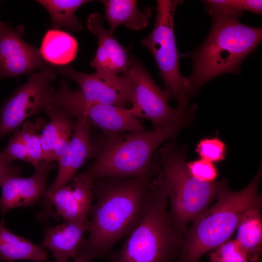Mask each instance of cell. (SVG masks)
Wrapping results in <instances>:
<instances>
[{"label":"cell","mask_w":262,"mask_h":262,"mask_svg":"<svg viewBox=\"0 0 262 262\" xmlns=\"http://www.w3.org/2000/svg\"><path fill=\"white\" fill-rule=\"evenodd\" d=\"M153 172L136 178L94 180V199L87 238L78 256L90 261L108 256L143 218L153 189Z\"/></svg>","instance_id":"1"},{"label":"cell","mask_w":262,"mask_h":262,"mask_svg":"<svg viewBox=\"0 0 262 262\" xmlns=\"http://www.w3.org/2000/svg\"><path fill=\"white\" fill-rule=\"evenodd\" d=\"M189 116L153 131L103 133L94 139L95 159L84 172L94 180L132 178L150 173L156 151L178 134Z\"/></svg>","instance_id":"2"},{"label":"cell","mask_w":262,"mask_h":262,"mask_svg":"<svg viewBox=\"0 0 262 262\" xmlns=\"http://www.w3.org/2000/svg\"><path fill=\"white\" fill-rule=\"evenodd\" d=\"M212 18L207 37L193 55L192 72L183 77L189 95L219 75L238 73L243 61L262 40L261 28L245 25L237 18Z\"/></svg>","instance_id":"3"},{"label":"cell","mask_w":262,"mask_h":262,"mask_svg":"<svg viewBox=\"0 0 262 262\" xmlns=\"http://www.w3.org/2000/svg\"><path fill=\"white\" fill-rule=\"evenodd\" d=\"M261 173V167L250 183L239 192L221 184L217 202L194 220L183 246V262H197L204 253L228 241L245 212L261 206L258 184Z\"/></svg>","instance_id":"4"},{"label":"cell","mask_w":262,"mask_h":262,"mask_svg":"<svg viewBox=\"0 0 262 262\" xmlns=\"http://www.w3.org/2000/svg\"><path fill=\"white\" fill-rule=\"evenodd\" d=\"M156 173L165 186L170 202V221L176 230H183L217 196L222 183L201 181L188 171L185 154L169 141L153 157Z\"/></svg>","instance_id":"5"},{"label":"cell","mask_w":262,"mask_h":262,"mask_svg":"<svg viewBox=\"0 0 262 262\" xmlns=\"http://www.w3.org/2000/svg\"><path fill=\"white\" fill-rule=\"evenodd\" d=\"M168 196L161 178L153 180L147 210L120 248L108 256L109 262H168L178 239L167 213Z\"/></svg>","instance_id":"6"},{"label":"cell","mask_w":262,"mask_h":262,"mask_svg":"<svg viewBox=\"0 0 262 262\" xmlns=\"http://www.w3.org/2000/svg\"><path fill=\"white\" fill-rule=\"evenodd\" d=\"M182 2L180 0H157L154 27L149 35L142 40V45L152 54L165 90L176 100L177 108L187 110L190 95L180 71L174 30L175 12Z\"/></svg>","instance_id":"7"},{"label":"cell","mask_w":262,"mask_h":262,"mask_svg":"<svg viewBox=\"0 0 262 262\" xmlns=\"http://www.w3.org/2000/svg\"><path fill=\"white\" fill-rule=\"evenodd\" d=\"M47 103L56 105L72 117L85 119L92 127L103 133H121L145 130L130 109L112 105L90 102L84 100L77 90H71L63 79L59 88L49 87Z\"/></svg>","instance_id":"8"},{"label":"cell","mask_w":262,"mask_h":262,"mask_svg":"<svg viewBox=\"0 0 262 262\" xmlns=\"http://www.w3.org/2000/svg\"><path fill=\"white\" fill-rule=\"evenodd\" d=\"M129 71L132 90V107L130 110L136 117L149 120L154 129H158L190 115L187 110L169 105V93L159 88L140 61L131 58Z\"/></svg>","instance_id":"9"},{"label":"cell","mask_w":262,"mask_h":262,"mask_svg":"<svg viewBox=\"0 0 262 262\" xmlns=\"http://www.w3.org/2000/svg\"><path fill=\"white\" fill-rule=\"evenodd\" d=\"M56 74L52 66L46 64L5 100L0 109V139L43 109L47 104L49 84L56 78Z\"/></svg>","instance_id":"10"},{"label":"cell","mask_w":262,"mask_h":262,"mask_svg":"<svg viewBox=\"0 0 262 262\" xmlns=\"http://www.w3.org/2000/svg\"><path fill=\"white\" fill-rule=\"evenodd\" d=\"M57 73L76 82L79 86L77 90L85 100L93 103L124 107L131 104L132 90L129 71L116 76L80 72L70 66L56 70Z\"/></svg>","instance_id":"11"},{"label":"cell","mask_w":262,"mask_h":262,"mask_svg":"<svg viewBox=\"0 0 262 262\" xmlns=\"http://www.w3.org/2000/svg\"><path fill=\"white\" fill-rule=\"evenodd\" d=\"M92 126L84 119L78 118L68 147L58 160L57 176L43 196V207L36 218L47 221L49 217H55L56 213L51 208L49 199L61 187L66 185L75 176L79 169L86 161L94 156V144Z\"/></svg>","instance_id":"12"},{"label":"cell","mask_w":262,"mask_h":262,"mask_svg":"<svg viewBox=\"0 0 262 262\" xmlns=\"http://www.w3.org/2000/svg\"><path fill=\"white\" fill-rule=\"evenodd\" d=\"M24 32L22 25L14 29L0 22V79L29 74L47 64L39 49L23 39Z\"/></svg>","instance_id":"13"},{"label":"cell","mask_w":262,"mask_h":262,"mask_svg":"<svg viewBox=\"0 0 262 262\" xmlns=\"http://www.w3.org/2000/svg\"><path fill=\"white\" fill-rule=\"evenodd\" d=\"M55 166L53 162L41 161L35 172L29 178L11 176L0 183L2 193L0 211L4 215L12 208L33 205L44 196L49 172Z\"/></svg>","instance_id":"14"},{"label":"cell","mask_w":262,"mask_h":262,"mask_svg":"<svg viewBox=\"0 0 262 262\" xmlns=\"http://www.w3.org/2000/svg\"><path fill=\"white\" fill-rule=\"evenodd\" d=\"M87 27L98 38V48L90 65L96 73L107 76H116L129 71L131 58L128 52L115 39L113 33L104 27L101 16L98 13L90 15L87 19Z\"/></svg>","instance_id":"15"},{"label":"cell","mask_w":262,"mask_h":262,"mask_svg":"<svg viewBox=\"0 0 262 262\" xmlns=\"http://www.w3.org/2000/svg\"><path fill=\"white\" fill-rule=\"evenodd\" d=\"M72 186L65 185L50 196L49 204L56 208L57 219L65 221H78L87 219L94 201V180L85 172L72 180Z\"/></svg>","instance_id":"16"},{"label":"cell","mask_w":262,"mask_h":262,"mask_svg":"<svg viewBox=\"0 0 262 262\" xmlns=\"http://www.w3.org/2000/svg\"><path fill=\"white\" fill-rule=\"evenodd\" d=\"M90 221H65L45 229L42 247L49 249L56 262H68L70 258H77L83 236L89 230Z\"/></svg>","instance_id":"17"},{"label":"cell","mask_w":262,"mask_h":262,"mask_svg":"<svg viewBox=\"0 0 262 262\" xmlns=\"http://www.w3.org/2000/svg\"><path fill=\"white\" fill-rule=\"evenodd\" d=\"M100 2L104 5L105 17L112 33L121 24L132 30L142 29L148 24L151 10L147 7L143 11H139L136 0H104Z\"/></svg>","instance_id":"18"},{"label":"cell","mask_w":262,"mask_h":262,"mask_svg":"<svg viewBox=\"0 0 262 262\" xmlns=\"http://www.w3.org/2000/svg\"><path fill=\"white\" fill-rule=\"evenodd\" d=\"M39 50L42 57L48 64L63 66L76 58L78 43L69 33L52 28L44 34Z\"/></svg>","instance_id":"19"},{"label":"cell","mask_w":262,"mask_h":262,"mask_svg":"<svg viewBox=\"0 0 262 262\" xmlns=\"http://www.w3.org/2000/svg\"><path fill=\"white\" fill-rule=\"evenodd\" d=\"M47 252L40 246L15 234L0 222V260L8 262L28 260L43 262L47 260Z\"/></svg>","instance_id":"20"},{"label":"cell","mask_w":262,"mask_h":262,"mask_svg":"<svg viewBox=\"0 0 262 262\" xmlns=\"http://www.w3.org/2000/svg\"><path fill=\"white\" fill-rule=\"evenodd\" d=\"M260 206L245 212L237 228L235 239L245 250L249 262H257L262 243V220Z\"/></svg>","instance_id":"21"},{"label":"cell","mask_w":262,"mask_h":262,"mask_svg":"<svg viewBox=\"0 0 262 262\" xmlns=\"http://www.w3.org/2000/svg\"><path fill=\"white\" fill-rule=\"evenodd\" d=\"M43 109L50 118L40 134L43 158L53 162V147L56 139L66 133H73L75 121L66 111L56 105L47 103Z\"/></svg>","instance_id":"22"},{"label":"cell","mask_w":262,"mask_h":262,"mask_svg":"<svg viewBox=\"0 0 262 262\" xmlns=\"http://www.w3.org/2000/svg\"><path fill=\"white\" fill-rule=\"evenodd\" d=\"M36 2L44 7L50 16L53 27L59 29L65 27L78 32L82 26L75 16L82 5L91 1L88 0H38Z\"/></svg>","instance_id":"23"},{"label":"cell","mask_w":262,"mask_h":262,"mask_svg":"<svg viewBox=\"0 0 262 262\" xmlns=\"http://www.w3.org/2000/svg\"><path fill=\"white\" fill-rule=\"evenodd\" d=\"M203 2L212 17L224 16L238 18L244 11L257 14L262 13L261 0H206Z\"/></svg>","instance_id":"24"},{"label":"cell","mask_w":262,"mask_h":262,"mask_svg":"<svg viewBox=\"0 0 262 262\" xmlns=\"http://www.w3.org/2000/svg\"><path fill=\"white\" fill-rule=\"evenodd\" d=\"M46 124L43 118L38 117L34 122L27 121L24 123L22 129L17 131L25 146L28 162L34 168L44 160L40 134H37V132L42 130Z\"/></svg>","instance_id":"25"},{"label":"cell","mask_w":262,"mask_h":262,"mask_svg":"<svg viewBox=\"0 0 262 262\" xmlns=\"http://www.w3.org/2000/svg\"><path fill=\"white\" fill-rule=\"evenodd\" d=\"M196 151L200 158L213 163L225 159L227 148L218 136L201 139L196 145Z\"/></svg>","instance_id":"26"},{"label":"cell","mask_w":262,"mask_h":262,"mask_svg":"<svg viewBox=\"0 0 262 262\" xmlns=\"http://www.w3.org/2000/svg\"><path fill=\"white\" fill-rule=\"evenodd\" d=\"M211 262H249L246 252L238 242L228 240L210 254Z\"/></svg>","instance_id":"27"},{"label":"cell","mask_w":262,"mask_h":262,"mask_svg":"<svg viewBox=\"0 0 262 262\" xmlns=\"http://www.w3.org/2000/svg\"><path fill=\"white\" fill-rule=\"evenodd\" d=\"M189 172L196 178L203 181L214 182L217 170L213 163L201 158L186 164Z\"/></svg>","instance_id":"28"},{"label":"cell","mask_w":262,"mask_h":262,"mask_svg":"<svg viewBox=\"0 0 262 262\" xmlns=\"http://www.w3.org/2000/svg\"><path fill=\"white\" fill-rule=\"evenodd\" d=\"M0 157L10 163L16 160L28 162L25 146L17 131L10 138L5 149L0 152Z\"/></svg>","instance_id":"29"},{"label":"cell","mask_w":262,"mask_h":262,"mask_svg":"<svg viewBox=\"0 0 262 262\" xmlns=\"http://www.w3.org/2000/svg\"><path fill=\"white\" fill-rule=\"evenodd\" d=\"M22 168L14 165L0 157V183L5 179L11 176H19Z\"/></svg>","instance_id":"30"},{"label":"cell","mask_w":262,"mask_h":262,"mask_svg":"<svg viewBox=\"0 0 262 262\" xmlns=\"http://www.w3.org/2000/svg\"><path fill=\"white\" fill-rule=\"evenodd\" d=\"M72 262H89V261L86 260L84 258L80 256H78L77 258L73 260Z\"/></svg>","instance_id":"31"},{"label":"cell","mask_w":262,"mask_h":262,"mask_svg":"<svg viewBox=\"0 0 262 262\" xmlns=\"http://www.w3.org/2000/svg\"><path fill=\"white\" fill-rule=\"evenodd\" d=\"M0 22H1V21H0Z\"/></svg>","instance_id":"32"}]
</instances>
